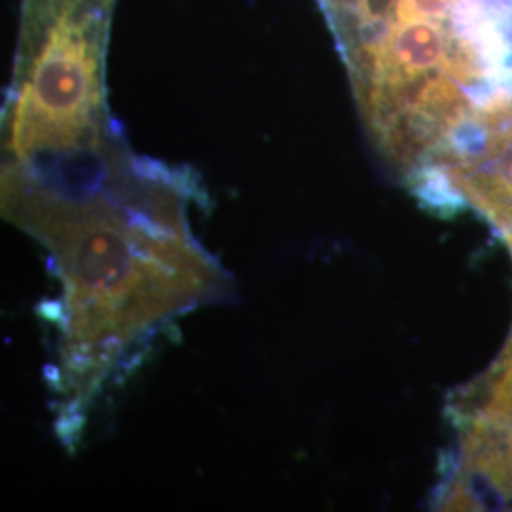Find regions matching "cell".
Wrapping results in <instances>:
<instances>
[{
    "label": "cell",
    "instance_id": "obj_3",
    "mask_svg": "<svg viewBox=\"0 0 512 512\" xmlns=\"http://www.w3.org/2000/svg\"><path fill=\"white\" fill-rule=\"evenodd\" d=\"M454 416L458 452L442 505L512 511V332L492 368L461 391Z\"/></svg>",
    "mask_w": 512,
    "mask_h": 512
},
{
    "label": "cell",
    "instance_id": "obj_2",
    "mask_svg": "<svg viewBox=\"0 0 512 512\" xmlns=\"http://www.w3.org/2000/svg\"><path fill=\"white\" fill-rule=\"evenodd\" d=\"M372 145L404 183L512 145V0H317Z\"/></svg>",
    "mask_w": 512,
    "mask_h": 512
},
{
    "label": "cell",
    "instance_id": "obj_1",
    "mask_svg": "<svg viewBox=\"0 0 512 512\" xmlns=\"http://www.w3.org/2000/svg\"><path fill=\"white\" fill-rule=\"evenodd\" d=\"M196 181L169 167L137 188L55 207L29 236L59 279L50 376L55 431L76 448L109 382L156 332L226 289L219 262L194 238Z\"/></svg>",
    "mask_w": 512,
    "mask_h": 512
}]
</instances>
